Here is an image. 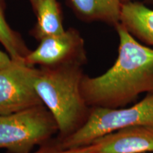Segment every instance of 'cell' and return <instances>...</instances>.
<instances>
[{
    "label": "cell",
    "mask_w": 153,
    "mask_h": 153,
    "mask_svg": "<svg viewBox=\"0 0 153 153\" xmlns=\"http://www.w3.org/2000/svg\"><path fill=\"white\" fill-rule=\"evenodd\" d=\"M115 28L119 45L114 65L101 75L82 79V95L90 108H122L141 94L153 92V49L140 43L120 23Z\"/></svg>",
    "instance_id": "1"
},
{
    "label": "cell",
    "mask_w": 153,
    "mask_h": 153,
    "mask_svg": "<svg viewBox=\"0 0 153 153\" xmlns=\"http://www.w3.org/2000/svg\"><path fill=\"white\" fill-rule=\"evenodd\" d=\"M82 67L77 63L42 66L35 81L36 90L55 118L61 139L79 129L90 112L82 92Z\"/></svg>",
    "instance_id": "2"
},
{
    "label": "cell",
    "mask_w": 153,
    "mask_h": 153,
    "mask_svg": "<svg viewBox=\"0 0 153 153\" xmlns=\"http://www.w3.org/2000/svg\"><path fill=\"white\" fill-rule=\"evenodd\" d=\"M136 126H153V92L128 108H91L85 123L61 139L58 147L72 149L86 146L107 134Z\"/></svg>",
    "instance_id": "3"
},
{
    "label": "cell",
    "mask_w": 153,
    "mask_h": 153,
    "mask_svg": "<svg viewBox=\"0 0 153 153\" xmlns=\"http://www.w3.org/2000/svg\"><path fill=\"white\" fill-rule=\"evenodd\" d=\"M58 131L53 115L44 105L0 115V148L28 153Z\"/></svg>",
    "instance_id": "4"
},
{
    "label": "cell",
    "mask_w": 153,
    "mask_h": 153,
    "mask_svg": "<svg viewBox=\"0 0 153 153\" xmlns=\"http://www.w3.org/2000/svg\"><path fill=\"white\" fill-rule=\"evenodd\" d=\"M39 69L25 60H11L0 69V115L43 105L35 88Z\"/></svg>",
    "instance_id": "5"
},
{
    "label": "cell",
    "mask_w": 153,
    "mask_h": 153,
    "mask_svg": "<svg viewBox=\"0 0 153 153\" xmlns=\"http://www.w3.org/2000/svg\"><path fill=\"white\" fill-rule=\"evenodd\" d=\"M87 61L85 41L74 28H70L59 35L50 36L40 41L33 51L25 58L30 65L50 67L70 63L83 65Z\"/></svg>",
    "instance_id": "6"
},
{
    "label": "cell",
    "mask_w": 153,
    "mask_h": 153,
    "mask_svg": "<svg viewBox=\"0 0 153 153\" xmlns=\"http://www.w3.org/2000/svg\"><path fill=\"white\" fill-rule=\"evenodd\" d=\"M92 143L94 153H151L153 152V126L126 128L99 137Z\"/></svg>",
    "instance_id": "7"
},
{
    "label": "cell",
    "mask_w": 153,
    "mask_h": 153,
    "mask_svg": "<svg viewBox=\"0 0 153 153\" xmlns=\"http://www.w3.org/2000/svg\"><path fill=\"white\" fill-rule=\"evenodd\" d=\"M120 23L137 41L153 46V9L139 1L123 3Z\"/></svg>",
    "instance_id": "8"
},
{
    "label": "cell",
    "mask_w": 153,
    "mask_h": 153,
    "mask_svg": "<svg viewBox=\"0 0 153 153\" xmlns=\"http://www.w3.org/2000/svg\"><path fill=\"white\" fill-rule=\"evenodd\" d=\"M78 18L87 22H101L115 28L120 24L121 0H68Z\"/></svg>",
    "instance_id": "9"
},
{
    "label": "cell",
    "mask_w": 153,
    "mask_h": 153,
    "mask_svg": "<svg viewBox=\"0 0 153 153\" xmlns=\"http://www.w3.org/2000/svg\"><path fill=\"white\" fill-rule=\"evenodd\" d=\"M33 10L37 21L31 30V35L38 41L59 35L65 30L57 0H39Z\"/></svg>",
    "instance_id": "10"
},
{
    "label": "cell",
    "mask_w": 153,
    "mask_h": 153,
    "mask_svg": "<svg viewBox=\"0 0 153 153\" xmlns=\"http://www.w3.org/2000/svg\"><path fill=\"white\" fill-rule=\"evenodd\" d=\"M4 0H0V43L13 60H25L30 53L20 34L9 26L4 11Z\"/></svg>",
    "instance_id": "11"
},
{
    "label": "cell",
    "mask_w": 153,
    "mask_h": 153,
    "mask_svg": "<svg viewBox=\"0 0 153 153\" xmlns=\"http://www.w3.org/2000/svg\"><path fill=\"white\" fill-rule=\"evenodd\" d=\"M95 147L93 143L86 146L72 149H43L36 153H94Z\"/></svg>",
    "instance_id": "12"
},
{
    "label": "cell",
    "mask_w": 153,
    "mask_h": 153,
    "mask_svg": "<svg viewBox=\"0 0 153 153\" xmlns=\"http://www.w3.org/2000/svg\"><path fill=\"white\" fill-rule=\"evenodd\" d=\"M11 59L7 53L0 51V69L9 65L11 62Z\"/></svg>",
    "instance_id": "13"
},
{
    "label": "cell",
    "mask_w": 153,
    "mask_h": 153,
    "mask_svg": "<svg viewBox=\"0 0 153 153\" xmlns=\"http://www.w3.org/2000/svg\"><path fill=\"white\" fill-rule=\"evenodd\" d=\"M28 1H29V2L30 4V5H31L32 8L34 9L36 8V5H37V4L39 0H28Z\"/></svg>",
    "instance_id": "14"
},
{
    "label": "cell",
    "mask_w": 153,
    "mask_h": 153,
    "mask_svg": "<svg viewBox=\"0 0 153 153\" xmlns=\"http://www.w3.org/2000/svg\"><path fill=\"white\" fill-rule=\"evenodd\" d=\"M137 1V0H121L122 3H126L128 2V1ZM146 2L150 3V4H153V0H145Z\"/></svg>",
    "instance_id": "15"
},
{
    "label": "cell",
    "mask_w": 153,
    "mask_h": 153,
    "mask_svg": "<svg viewBox=\"0 0 153 153\" xmlns=\"http://www.w3.org/2000/svg\"><path fill=\"white\" fill-rule=\"evenodd\" d=\"M151 153H153V152H151Z\"/></svg>",
    "instance_id": "16"
}]
</instances>
